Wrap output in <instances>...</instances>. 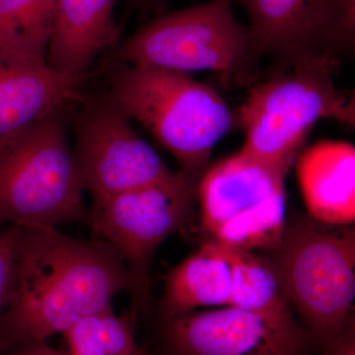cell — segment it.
<instances>
[{
  "mask_svg": "<svg viewBox=\"0 0 355 355\" xmlns=\"http://www.w3.org/2000/svg\"><path fill=\"white\" fill-rule=\"evenodd\" d=\"M334 50L350 48L355 37V0H324Z\"/></svg>",
  "mask_w": 355,
  "mask_h": 355,
  "instance_id": "d6986e66",
  "label": "cell"
},
{
  "mask_svg": "<svg viewBox=\"0 0 355 355\" xmlns=\"http://www.w3.org/2000/svg\"><path fill=\"white\" fill-rule=\"evenodd\" d=\"M298 183L307 216L336 225L355 221V147L323 140L298 154Z\"/></svg>",
  "mask_w": 355,
  "mask_h": 355,
  "instance_id": "5bb4252c",
  "label": "cell"
},
{
  "mask_svg": "<svg viewBox=\"0 0 355 355\" xmlns=\"http://www.w3.org/2000/svg\"><path fill=\"white\" fill-rule=\"evenodd\" d=\"M83 80L0 38V140L62 112Z\"/></svg>",
  "mask_w": 355,
  "mask_h": 355,
  "instance_id": "8fae6325",
  "label": "cell"
},
{
  "mask_svg": "<svg viewBox=\"0 0 355 355\" xmlns=\"http://www.w3.org/2000/svg\"><path fill=\"white\" fill-rule=\"evenodd\" d=\"M73 154L84 190L92 200L167 183L180 174L140 137L109 95L90 105L79 119Z\"/></svg>",
  "mask_w": 355,
  "mask_h": 355,
  "instance_id": "9c48e42d",
  "label": "cell"
},
{
  "mask_svg": "<svg viewBox=\"0 0 355 355\" xmlns=\"http://www.w3.org/2000/svg\"><path fill=\"white\" fill-rule=\"evenodd\" d=\"M166 0H130V4L135 8L154 9L161 6Z\"/></svg>",
  "mask_w": 355,
  "mask_h": 355,
  "instance_id": "cb8c5ba5",
  "label": "cell"
},
{
  "mask_svg": "<svg viewBox=\"0 0 355 355\" xmlns=\"http://www.w3.org/2000/svg\"><path fill=\"white\" fill-rule=\"evenodd\" d=\"M111 53L119 65H146L186 74L220 72L249 86L256 83L261 58L247 25L235 17L231 0H209L161 14Z\"/></svg>",
  "mask_w": 355,
  "mask_h": 355,
  "instance_id": "8992f818",
  "label": "cell"
},
{
  "mask_svg": "<svg viewBox=\"0 0 355 355\" xmlns=\"http://www.w3.org/2000/svg\"><path fill=\"white\" fill-rule=\"evenodd\" d=\"M165 319L167 355H308L315 347L294 314L226 306Z\"/></svg>",
  "mask_w": 355,
  "mask_h": 355,
  "instance_id": "30bf717a",
  "label": "cell"
},
{
  "mask_svg": "<svg viewBox=\"0 0 355 355\" xmlns=\"http://www.w3.org/2000/svg\"><path fill=\"white\" fill-rule=\"evenodd\" d=\"M84 191L62 112L0 140V227L88 220Z\"/></svg>",
  "mask_w": 355,
  "mask_h": 355,
  "instance_id": "5b68a950",
  "label": "cell"
},
{
  "mask_svg": "<svg viewBox=\"0 0 355 355\" xmlns=\"http://www.w3.org/2000/svg\"><path fill=\"white\" fill-rule=\"evenodd\" d=\"M286 174L241 151L209 168L197 184L203 228L233 249L275 252L287 222Z\"/></svg>",
  "mask_w": 355,
  "mask_h": 355,
  "instance_id": "52a82bcc",
  "label": "cell"
},
{
  "mask_svg": "<svg viewBox=\"0 0 355 355\" xmlns=\"http://www.w3.org/2000/svg\"><path fill=\"white\" fill-rule=\"evenodd\" d=\"M36 345L32 349L27 350L23 355H67L58 352V350L51 349V347H46L42 343H37Z\"/></svg>",
  "mask_w": 355,
  "mask_h": 355,
  "instance_id": "603a6c76",
  "label": "cell"
},
{
  "mask_svg": "<svg viewBox=\"0 0 355 355\" xmlns=\"http://www.w3.org/2000/svg\"><path fill=\"white\" fill-rule=\"evenodd\" d=\"M236 249L212 241L173 268L165 279V318L197 308L230 306L235 286Z\"/></svg>",
  "mask_w": 355,
  "mask_h": 355,
  "instance_id": "9a60e30c",
  "label": "cell"
},
{
  "mask_svg": "<svg viewBox=\"0 0 355 355\" xmlns=\"http://www.w3.org/2000/svg\"><path fill=\"white\" fill-rule=\"evenodd\" d=\"M244 9L259 57L279 62L318 53L336 55L324 0H231Z\"/></svg>",
  "mask_w": 355,
  "mask_h": 355,
  "instance_id": "7c38bea8",
  "label": "cell"
},
{
  "mask_svg": "<svg viewBox=\"0 0 355 355\" xmlns=\"http://www.w3.org/2000/svg\"><path fill=\"white\" fill-rule=\"evenodd\" d=\"M58 0H0V38L46 58Z\"/></svg>",
  "mask_w": 355,
  "mask_h": 355,
  "instance_id": "e0dca14e",
  "label": "cell"
},
{
  "mask_svg": "<svg viewBox=\"0 0 355 355\" xmlns=\"http://www.w3.org/2000/svg\"><path fill=\"white\" fill-rule=\"evenodd\" d=\"M17 226L0 227V313L12 291L17 253Z\"/></svg>",
  "mask_w": 355,
  "mask_h": 355,
  "instance_id": "44dd1931",
  "label": "cell"
},
{
  "mask_svg": "<svg viewBox=\"0 0 355 355\" xmlns=\"http://www.w3.org/2000/svg\"><path fill=\"white\" fill-rule=\"evenodd\" d=\"M116 0H58L46 62L53 69L84 79L96 58L121 42L114 18Z\"/></svg>",
  "mask_w": 355,
  "mask_h": 355,
  "instance_id": "4fadbf2b",
  "label": "cell"
},
{
  "mask_svg": "<svg viewBox=\"0 0 355 355\" xmlns=\"http://www.w3.org/2000/svg\"><path fill=\"white\" fill-rule=\"evenodd\" d=\"M197 184L180 172L167 183L93 198L88 220L97 239L121 257L142 302L151 258L161 243L181 229L193 209Z\"/></svg>",
  "mask_w": 355,
  "mask_h": 355,
  "instance_id": "ba28073f",
  "label": "cell"
},
{
  "mask_svg": "<svg viewBox=\"0 0 355 355\" xmlns=\"http://www.w3.org/2000/svg\"><path fill=\"white\" fill-rule=\"evenodd\" d=\"M70 355H107L99 333V314L84 318L64 334Z\"/></svg>",
  "mask_w": 355,
  "mask_h": 355,
  "instance_id": "ffe728a7",
  "label": "cell"
},
{
  "mask_svg": "<svg viewBox=\"0 0 355 355\" xmlns=\"http://www.w3.org/2000/svg\"><path fill=\"white\" fill-rule=\"evenodd\" d=\"M323 352L324 355H355L354 322L336 342L326 347Z\"/></svg>",
  "mask_w": 355,
  "mask_h": 355,
  "instance_id": "7402d4cb",
  "label": "cell"
},
{
  "mask_svg": "<svg viewBox=\"0 0 355 355\" xmlns=\"http://www.w3.org/2000/svg\"><path fill=\"white\" fill-rule=\"evenodd\" d=\"M99 333L107 355H140L130 317L119 316L113 306L99 313Z\"/></svg>",
  "mask_w": 355,
  "mask_h": 355,
  "instance_id": "ac0fdd59",
  "label": "cell"
},
{
  "mask_svg": "<svg viewBox=\"0 0 355 355\" xmlns=\"http://www.w3.org/2000/svg\"><path fill=\"white\" fill-rule=\"evenodd\" d=\"M230 306L273 316L293 314L272 259L243 250L236 249L235 286Z\"/></svg>",
  "mask_w": 355,
  "mask_h": 355,
  "instance_id": "2e32d148",
  "label": "cell"
},
{
  "mask_svg": "<svg viewBox=\"0 0 355 355\" xmlns=\"http://www.w3.org/2000/svg\"><path fill=\"white\" fill-rule=\"evenodd\" d=\"M336 64L334 53L306 55L252 84L238 113L246 137L240 151L288 173L318 121L354 125V96L336 85Z\"/></svg>",
  "mask_w": 355,
  "mask_h": 355,
  "instance_id": "7a4b0ae2",
  "label": "cell"
},
{
  "mask_svg": "<svg viewBox=\"0 0 355 355\" xmlns=\"http://www.w3.org/2000/svg\"><path fill=\"white\" fill-rule=\"evenodd\" d=\"M272 259L291 307L324 349L354 322L355 228L308 216L286 222Z\"/></svg>",
  "mask_w": 355,
  "mask_h": 355,
  "instance_id": "277c9868",
  "label": "cell"
},
{
  "mask_svg": "<svg viewBox=\"0 0 355 355\" xmlns=\"http://www.w3.org/2000/svg\"><path fill=\"white\" fill-rule=\"evenodd\" d=\"M171 153L198 184L234 116L221 96L189 74L146 65H119L109 94Z\"/></svg>",
  "mask_w": 355,
  "mask_h": 355,
  "instance_id": "3957f363",
  "label": "cell"
},
{
  "mask_svg": "<svg viewBox=\"0 0 355 355\" xmlns=\"http://www.w3.org/2000/svg\"><path fill=\"white\" fill-rule=\"evenodd\" d=\"M12 291L4 315L14 342L42 343L132 291L125 261L106 242L58 228L18 227Z\"/></svg>",
  "mask_w": 355,
  "mask_h": 355,
  "instance_id": "6da1fadb",
  "label": "cell"
}]
</instances>
